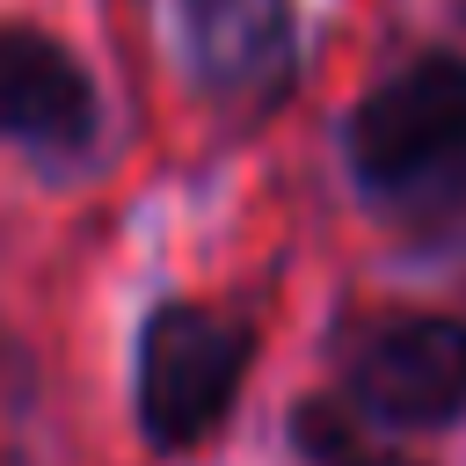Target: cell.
Here are the masks:
<instances>
[{"mask_svg": "<svg viewBox=\"0 0 466 466\" xmlns=\"http://www.w3.org/2000/svg\"><path fill=\"white\" fill-rule=\"evenodd\" d=\"M0 138L73 153L95 138V87L87 73L36 29H0Z\"/></svg>", "mask_w": 466, "mask_h": 466, "instance_id": "5b68a950", "label": "cell"}, {"mask_svg": "<svg viewBox=\"0 0 466 466\" xmlns=\"http://www.w3.org/2000/svg\"><path fill=\"white\" fill-rule=\"evenodd\" d=\"M350 167L400 211H451L466 197V66L422 58L350 116Z\"/></svg>", "mask_w": 466, "mask_h": 466, "instance_id": "6da1fadb", "label": "cell"}, {"mask_svg": "<svg viewBox=\"0 0 466 466\" xmlns=\"http://www.w3.org/2000/svg\"><path fill=\"white\" fill-rule=\"evenodd\" d=\"M189 73L226 102H262L291 73V0H182Z\"/></svg>", "mask_w": 466, "mask_h": 466, "instance_id": "277c9868", "label": "cell"}, {"mask_svg": "<svg viewBox=\"0 0 466 466\" xmlns=\"http://www.w3.org/2000/svg\"><path fill=\"white\" fill-rule=\"evenodd\" d=\"M350 393L379 422H444L466 408V328L444 313H393L357 335Z\"/></svg>", "mask_w": 466, "mask_h": 466, "instance_id": "3957f363", "label": "cell"}, {"mask_svg": "<svg viewBox=\"0 0 466 466\" xmlns=\"http://www.w3.org/2000/svg\"><path fill=\"white\" fill-rule=\"evenodd\" d=\"M357 466H415V459H357Z\"/></svg>", "mask_w": 466, "mask_h": 466, "instance_id": "8992f818", "label": "cell"}, {"mask_svg": "<svg viewBox=\"0 0 466 466\" xmlns=\"http://www.w3.org/2000/svg\"><path fill=\"white\" fill-rule=\"evenodd\" d=\"M248 379V328L218 306H160L138 342V422L160 451L204 444Z\"/></svg>", "mask_w": 466, "mask_h": 466, "instance_id": "7a4b0ae2", "label": "cell"}, {"mask_svg": "<svg viewBox=\"0 0 466 466\" xmlns=\"http://www.w3.org/2000/svg\"><path fill=\"white\" fill-rule=\"evenodd\" d=\"M0 466H22V459H0Z\"/></svg>", "mask_w": 466, "mask_h": 466, "instance_id": "52a82bcc", "label": "cell"}]
</instances>
